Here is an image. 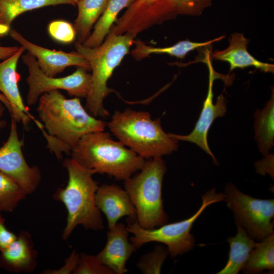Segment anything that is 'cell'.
Returning a JSON list of instances; mask_svg holds the SVG:
<instances>
[{
	"label": "cell",
	"instance_id": "6da1fadb",
	"mask_svg": "<svg viewBox=\"0 0 274 274\" xmlns=\"http://www.w3.org/2000/svg\"><path fill=\"white\" fill-rule=\"evenodd\" d=\"M37 111L44 129L47 148L61 160L70 155L79 140L90 132L104 131L107 123L90 115L78 97L66 98L59 90L43 93Z\"/></svg>",
	"mask_w": 274,
	"mask_h": 274
},
{
	"label": "cell",
	"instance_id": "7a4b0ae2",
	"mask_svg": "<svg viewBox=\"0 0 274 274\" xmlns=\"http://www.w3.org/2000/svg\"><path fill=\"white\" fill-rule=\"evenodd\" d=\"M63 165L67 170L68 181L65 188H59L53 195L55 200L64 204L67 212L62 239H67L79 225L86 229H102V218L95 203L98 186L93 176L96 172L83 166L72 157L64 159Z\"/></svg>",
	"mask_w": 274,
	"mask_h": 274
},
{
	"label": "cell",
	"instance_id": "3957f363",
	"mask_svg": "<svg viewBox=\"0 0 274 274\" xmlns=\"http://www.w3.org/2000/svg\"><path fill=\"white\" fill-rule=\"evenodd\" d=\"M70 155L81 165L96 173L123 181L140 170L146 161L105 130L84 135Z\"/></svg>",
	"mask_w": 274,
	"mask_h": 274
},
{
	"label": "cell",
	"instance_id": "277c9868",
	"mask_svg": "<svg viewBox=\"0 0 274 274\" xmlns=\"http://www.w3.org/2000/svg\"><path fill=\"white\" fill-rule=\"evenodd\" d=\"M134 38L127 33H109L102 43L96 47H88L78 42L75 44L76 52L88 61L92 71L91 87L84 108L92 116L106 118L110 115L104 106V100L115 91L107 86V82L128 53L135 42Z\"/></svg>",
	"mask_w": 274,
	"mask_h": 274
},
{
	"label": "cell",
	"instance_id": "5b68a950",
	"mask_svg": "<svg viewBox=\"0 0 274 274\" xmlns=\"http://www.w3.org/2000/svg\"><path fill=\"white\" fill-rule=\"evenodd\" d=\"M107 126L118 141L145 159L161 157L178 150V141L163 129L159 119L129 108L116 111Z\"/></svg>",
	"mask_w": 274,
	"mask_h": 274
},
{
	"label": "cell",
	"instance_id": "8992f818",
	"mask_svg": "<svg viewBox=\"0 0 274 274\" xmlns=\"http://www.w3.org/2000/svg\"><path fill=\"white\" fill-rule=\"evenodd\" d=\"M166 171L161 157L146 159L140 172L124 181L135 209L136 221L145 229H153L167 222L162 199V181Z\"/></svg>",
	"mask_w": 274,
	"mask_h": 274
},
{
	"label": "cell",
	"instance_id": "52a82bcc",
	"mask_svg": "<svg viewBox=\"0 0 274 274\" xmlns=\"http://www.w3.org/2000/svg\"><path fill=\"white\" fill-rule=\"evenodd\" d=\"M211 5L212 0H133L109 33H127L135 38L150 27L178 15L199 16Z\"/></svg>",
	"mask_w": 274,
	"mask_h": 274
},
{
	"label": "cell",
	"instance_id": "ba28073f",
	"mask_svg": "<svg viewBox=\"0 0 274 274\" xmlns=\"http://www.w3.org/2000/svg\"><path fill=\"white\" fill-rule=\"evenodd\" d=\"M202 200L201 206L191 217L177 222L164 224L157 228H142L136 221L128 222L127 229L132 234L130 238L131 243L136 250L150 242L164 244L173 257L190 251L195 242L190 233L193 223L207 207L225 200V195L216 193L215 189L213 188L202 196Z\"/></svg>",
	"mask_w": 274,
	"mask_h": 274
},
{
	"label": "cell",
	"instance_id": "9c48e42d",
	"mask_svg": "<svg viewBox=\"0 0 274 274\" xmlns=\"http://www.w3.org/2000/svg\"><path fill=\"white\" fill-rule=\"evenodd\" d=\"M225 201L233 212L236 225L253 239L261 241L273 233L274 199L255 198L238 190L232 183L225 189Z\"/></svg>",
	"mask_w": 274,
	"mask_h": 274
},
{
	"label": "cell",
	"instance_id": "30bf717a",
	"mask_svg": "<svg viewBox=\"0 0 274 274\" xmlns=\"http://www.w3.org/2000/svg\"><path fill=\"white\" fill-rule=\"evenodd\" d=\"M22 60L28 71L26 78L29 87L26 96L28 106L36 104L41 95L54 90H64L75 97H87L91 87V74L85 69L78 67L71 75L55 78L44 73L36 58L28 52L22 56Z\"/></svg>",
	"mask_w": 274,
	"mask_h": 274
},
{
	"label": "cell",
	"instance_id": "8fae6325",
	"mask_svg": "<svg viewBox=\"0 0 274 274\" xmlns=\"http://www.w3.org/2000/svg\"><path fill=\"white\" fill-rule=\"evenodd\" d=\"M16 124L11 117L9 138L0 147V171L14 180L28 195L39 186L41 174L37 166H29L25 159L22 152L24 142L18 138Z\"/></svg>",
	"mask_w": 274,
	"mask_h": 274
},
{
	"label": "cell",
	"instance_id": "7c38bea8",
	"mask_svg": "<svg viewBox=\"0 0 274 274\" xmlns=\"http://www.w3.org/2000/svg\"><path fill=\"white\" fill-rule=\"evenodd\" d=\"M209 71V83L208 94L203 102L199 117L193 130L187 135H180L169 133L172 138L177 141H187L197 145L213 158L214 163L218 164L215 156L211 152L208 143V134L213 121L219 117H223L227 112L226 99L223 94L217 98L216 103L213 101V85L216 76L212 65L209 51L206 54L203 61Z\"/></svg>",
	"mask_w": 274,
	"mask_h": 274
},
{
	"label": "cell",
	"instance_id": "4fadbf2b",
	"mask_svg": "<svg viewBox=\"0 0 274 274\" xmlns=\"http://www.w3.org/2000/svg\"><path fill=\"white\" fill-rule=\"evenodd\" d=\"M9 35L36 58L40 69L49 76L55 77L66 67L73 65L91 71L88 61L76 51L67 53L42 47L29 41L15 29L10 30Z\"/></svg>",
	"mask_w": 274,
	"mask_h": 274
},
{
	"label": "cell",
	"instance_id": "5bb4252c",
	"mask_svg": "<svg viewBox=\"0 0 274 274\" xmlns=\"http://www.w3.org/2000/svg\"><path fill=\"white\" fill-rule=\"evenodd\" d=\"M24 51L21 46L15 54L0 63V91L10 102L12 108L11 116L16 122H22L24 126L27 127L32 120L41 130L44 128L43 124L29 112L18 87L20 76L16 68Z\"/></svg>",
	"mask_w": 274,
	"mask_h": 274
},
{
	"label": "cell",
	"instance_id": "9a60e30c",
	"mask_svg": "<svg viewBox=\"0 0 274 274\" xmlns=\"http://www.w3.org/2000/svg\"><path fill=\"white\" fill-rule=\"evenodd\" d=\"M95 203L106 216L109 229L126 216L130 222L136 221L135 209L125 189L116 184H102L95 194ZM128 219V220H129Z\"/></svg>",
	"mask_w": 274,
	"mask_h": 274
},
{
	"label": "cell",
	"instance_id": "2e32d148",
	"mask_svg": "<svg viewBox=\"0 0 274 274\" xmlns=\"http://www.w3.org/2000/svg\"><path fill=\"white\" fill-rule=\"evenodd\" d=\"M128 231L122 223H117L107 232V241L104 248L97 255L102 263L115 273L127 271L126 263L136 250L128 241Z\"/></svg>",
	"mask_w": 274,
	"mask_h": 274
},
{
	"label": "cell",
	"instance_id": "e0dca14e",
	"mask_svg": "<svg viewBox=\"0 0 274 274\" xmlns=\"http://www.w3.org/2000/svg\"><path fill=\"white\" fill-rule=\"evenodd\" d=\"M0 255V266L13 272H30L37 265V252L29 233L21 231Z\"/></svg>",
	"mask_w": 274,
	"mask_h": 274
},
{
	"label": "cell",
	"instance_id": "ac0fdd59",
	"mask_svg": "<svg viewBox=\"0 0 274 274\" xmlns=\"http://www.w3.org/2000/svg\"><path fill=\"white\" fill-rule=\"evenodd\" d=\"M249 42L243 33H232L229 46L223 50L215 51L212 57L228 62L230 65L229 72L237 68L253 66L265 73H273V64L260 61L249 53L247 49Z\"/></svg>",
	"mask_w": 274,
	"mask_h": 274
},
{
	"label": "cell",
	"instance_id": "d6986e66",
	"mask_svg": "<svg viewBox=\"0 0 274 274\" xmlns=\"http://www.w3.org/2000/svg\"><path fill=\"white\" fill-rule=\"evenodd\" d=\"M236 225V234L227 240L230 245L228 261L217 274L238 273L244 269L251 252L258 243L251 238L241 226Z\"/></svg>",
	"mask_w": 274,
	"mask_h": 274
},
{
	"label": "cell",
	"instance_id": "ffe728a7",
	"mask_svg": "<svg viewBox=\"0 0 274 274\" xmlns=\"http://www.w3.org/2000/svg\"><path fill=\"white\" fill-rule=\"evenodd\" d=\"M254 117L255 139L259 152L266 156L274 145L273 91L263 109L257 110Z\"/></svg>",
	"mask_w": 274,
	"mask_h": 274
},
{
	"label": "cell",
	"instance_id": "44dd1931",
	"mask_svg": "<svg viewBox=\"0 0 274 274\" xmlns=\"http://www.w3.org/2000/svg\"><path fill=\"white\" fill-rule=\"evenodd\" d=\"M109 0H79L74 28L78 42L83 43L90 36L93 25L102 15Z\"/></svg>",
	"mask_w": 274,
	"mask_h": 274
},
{
	"label": "cell",
	"instance_id": "7402d4cb",
	"mask_svg": "<svg viewBox=\"0 0 274 274\" xmlns=\"http://www.w3.org/2000/svg\"><path fill=\"white\" fill-rule=\"evenodd\" d=\"M225 37V36H222L204 42H194L186 40L178 42L173 46L165 47H154L147 45L144 42L135 41L134 42L135 47L131 51V54L134 58L138 60L149 57L151 54H166L183 59L190 51L209 46Z\"/></svg>",
	"mask_w": 274,
	"mask_h": 274
},
{
	"label": "cell",
	"instance_id": "603a6c76",
	"mask_svg": "<svg viewBox=\"0 0 274 274\" xmlns=\"http://www.w3.org/2000/svg\"><path fill=\"white\" fill-rule=\"evenodd\" d=\"M133 0H109L104 12L94 25V30L82 43L86 47L94 48L101 45L110 32L119 12L127 8Z\"/></svg>",
	"mask_w": 274,
	"mask_h": 274
},
{
	"label": "cell",
	"instance_id": "cb8c5ba5",
	"mask_svg": "<svg viewBox=\"0 0 274 274\" xmlns=\"http://www.w3.org/2000/svg\"><path fill=\"white\" fill-rule=\"evenodd\" d=\"M60 4L75 5L71 0H0V24L10 27L13 21L25 12Z\"/></svg>",
	"mask_w": 274,
	"mask_h": 274
},
{
	"label": "cell",
	"instance_id": "d4e9b609",
	"mask_svg": "<svg viewBox=\"0 0 274 274\" xmlns=\"http://www.w3.org/2000/svg\"><path fill=\"white\" fill-rule=\"evenodd\" d=\"M274 269V235L273 233L258 243L251 252L244 268V272L254 273L268 269Z\"/></svg>",
	"mask_w": 274,
	"mask_h": 274
},
{
	"label": "cell",
	"instance_id": "484cf974",
	"mask_svg": "<svg viewBox=\"0 0 274 274\" xmlns=\"http://www.w3.org/2000/svg\"><path fill=\"white\" fill-rule=\"evenodd\" d=\"M26 195L19 184L0 171V212H12Z\"/></svg>",
	"mask_w": 274,
	"mask_h": 274
},
{
	"label": "cell",
	"instance_id": "4316f807",
	"mask_svg": "<svg viewBox=\"0 0 274 274\" xmlns=\"http://www.w3.org/2000/svg\"><path fill=\"white\" fill-rule=\"evenodd\" d=\"M168 253L167 249L157 246L153 251L142 257L137 266L144 273H160L162 265Z\"/></svg>",
	"mask_w": 274,
	"mask_h": 274
},
{
	"label": "cell",
	"instance_id": "83f0119b",
	"mask_svg": "<svg viewBox=\"0 0 274 274\" xmlns=\"http://www.w3.org/2000/svg\"><path fill=\"white\" fill-rule=\"evenodd\" d=\"M74 274H115L109 267L104 264L97 255L82 253Z\"/></svg>",
	"mask_w": 274,
	"mask_h": 274
},
{
	"label": "cell",
	"instance_id": "f1b7e54d",
	"mask_svg": "<svg viewBox=\"0 0 274 274\" xmlns=\"http://www.w3.org/2000/svg\"><path fill=\"white\" fill-rule=\"evenodd\" d=\"M50 36L55 41L64 44L73 42L76 37L74 26L64 20L51 22L48 27Z\"/></svg>",
	"mask_w": 274,
	"mask_h": 274
},
{
	"label": "cell",
	"instance_id": "f546056e",
	"mask_svg": "<svg viewBox=\"0 0 274 274\" xmlns=\"http://www.w3.org/2000/svg\"><path fill=\"white\" fill-rule=\"evenodd\" d=\"M80 255L75 251L72 252L65 260V264L59 269L47 270L44 273L50 274H69L73 273L76 267L79 260Z\"/></svg>",
	"mask_w": 274,
	"mask_h": 274
},
{
	"label": "cell",
	"instance_id": "4dcf8cb0",
	"mask_svg": "<svg viewBox=\"0 0 274 274\" xmlns=\"http://www.w3.org/2000/svg\"><path fill=\"white\" fill-rule=\"evenodd\" d=\"M5 220L0 214V251L5 249L16 238L17 235L6 228Z\"/></svg>",
	"mask_w": 274,
	"mask_h": 274
},
{
	"label": "cell",
	"instance_id": "1f68e13d",
	"mask_svg": "<svg viewBox=\"0 0 274 274\" xmlns=\"http://www.w3.org/2000/svg\"><path fill=\"white\" fill-rule=\"evenodd\" d=\"M19 48L18 46H0V60L9 58L15 54Z\"/></svg>",
	"mask_w": 274,
	"mask_h": 274
},
{
	"label": "cell",
	"instance_id": "d6a6232c",
	"mask_svg": "<svg viewBox=\"0 0 274 274\" xmlns=\"http://www.w3.org/2000/svg\"><path fill=\"white\" fill-rule=\"evenodd\" d=\"M4 106V104L0 101V129L4 128L7 125L6 120L2 119L5 110Z\"/></svg>",
	"mask_w": 274,
	"mask_h": 274
},
{
	"label": "cell",
	"instance_id": "836d02e7",
	"mask_svg": "<svg viewBox=\"0 0 274 274\" xmlns=\"http://www.w3.org/2000/svg\"><path fill=\"white\" fill-rule=\"evenodd\" d=\"M0 101H1L5 106L6 107L7 109L8 110L9 112L10 113V115L12 113V108L10 102L8 101L7 98L2 94L0 93Z\"/></svg>",
	"mask_w": 274,
	"mask_h": 274
},
{
	"label": "cell",
	"instance_id": "e575fe53",
	"mask_svg": "<svg viewBox=\"0 0 274 274\" xmlns=\"http://www.w3.org/2000/svg\"><path fill=\"white\" fill-rule=\"evenodd\" d=\"M10 27L6 25L0 24V40L9 35Z\"/></svg>",
	"mask_w": 274,
	"mask_h": 274
},
{
	"label": "cell",
	"instance_id": "d590c367",
	"mask_svg": "<svg viewBox=\"0 0 274 274\" xmlns=\"http://www.w3.org/2000/svg\"><path fill=\"white\" fill-rule=\"evenodd\" d=\"M75 5L79 0H71Z\"/></svg>",
	"mask_w": 274,
	"mask_h": 274
}]
</instances>
